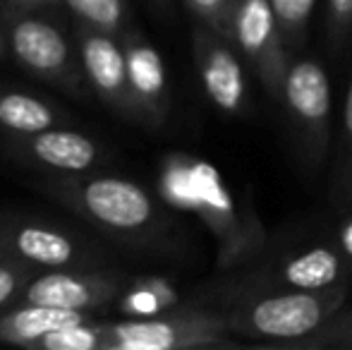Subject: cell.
Here are the masks:
<instances>
[{"label":"cell","instance_id":"4316f807","mask_svg":"<svg viewBox=\"0 0 352 350\" xmlns=\"http://www.w3.org/2000/svg\"><path fill=\"white\" fill-rule=\"evenodd\" d=\"M338 245H340V252L352 262V219H348L340 228V235H338Z\"/></svg>","mask_w":352,"mask_h":350},{"label":"cell","instance_id":"ac0fdd59","mask_svg":"<svg viewBox=\"0 0 352 350\" xmlns=\"http://www.w3.org/2000/svg\"><path fill=\"white\" fill-rule=\"evenodd\" d=\"M63 8L82 27L122 36L132 27L127 0H63Z\"/></svg>","mask_w":352,"mask_h":350},{"label":"cell","instance_id":"d6986e66","mask_svg":"<svg viewBox=\"0 0 352 350\" xmlns=\"http://www.w3.org/2000/svg\"><path fill=\"white\" fill-rule=\"evenodd\" d=\"M331 199L338 206L352 204V75L348 91H345L338 142H336L333 171H331Z\"/></svg>","mask_w":352,"mask_h":350},{"label":"cell","instance_id":"ffe728a7","mask_svg":"<svg viewBox=\"0 0 352 350\" xmlns=\"http://www.w3.org/2000/svg\"><path fill=\"white\" fill-rule=\"evenodd\" d=\"M106 331L108 322L89 319L46 333L32 350H106Z\"/></svg>","mask_w":352,"mask_h":350},{"label":"cell","instance_id":"5b68a950","mask_svg":"<svg viewBox=\"0 0 352 350\" xmlns=\"http://www.w3.org/2000/svg\"><path fill=\"white\" fill-rule=\"evenodd\" d=\"M226 312L185 303L156 317H127L108 322L106 350H197L232 348Z\"/></svg>","mask_w":352,"mask_h":350},{"label":"cell","instance_id":"52a82bcc","mask_svg":"<svg viewBox=\"0 0 352 350\" xmlns=\"http://www.w3.org/2000/svg\"><path fill=\"white\" fill-rule=\"evenodd\" d=\"M0 240L8 254L38 271L106 264L103 252L87 238L36 216H0Z\"/></svg>","mask_w":352,"mask_h":350},{"label":"cell","instance_id":"5bb4252c","mask_svg":"<svg viewBox=\"0 0 352 350\" xmlns=\"http://www.w3.org/2000/svg\"><path fill=\"white\" fill-rule=\"evenodd\" d=\"M345 254L333 248H309L287 257L278 269L252 278L250 285H271V288H302L321 290L345 283Z\"/></svg>","mask_w":352,"mask_h":350},{"label":"cell","instance_id":"e0dca14e","mask_svg":"<svg viewBox=\"0 0 352 350\" xmlns=\"http://www.w3.org/2000/svg\"><path fill=\"white\" fill-rule=\"evenodd\" d=\"M177 285L166 276H140L130 278L113 307L125 317H156L182 307Z\"/></svg>","mask_w":352,"mask_h":350},{"label":"cell","instance_id":"44dd1931","mask_svg":"<svg viewBox=\"0 0 352 350\" xmlns=\"http://www.w3.org/2000/svg\"><path fill=\"white\" fill-rule=\"evenodd\" d=\"M269 3L276 14V22H278L287 48H290L292 53L300 51L307 41L309 19H311V14H314L319 0H269Z\"/></svg>","mask_w":352,"mask_h":350},{"label":"cell","instance_id":"9c48e42d","mask_svg":"<svg viewBox=\"0 0 352 350\" xmlns=\"http://www.w3.org/2000/svg\"><path fill=\"white\" fill-rule=\"evenodd\" d=\"M132 276L108 264L38 271L27 283L19 303H36L63 309L101 312L113 307Z\"/></svg>","mask_w":352,"mask_h":350},{"label":"cell","instance_id":"603a6c76","mask_svg":"<svg viewBox=\"0 0 352 350\" xmlns=\"http://www.w3.org/2000/svg\"><path fill=\"white\" fill-rule=\"evenodd\" d=\"M38 274L36 266L22 262V259L5 254L0 257V312L17 305L22 300V293L27 283Z\"/></svg>","mask_w":352,"mask_h":350},{"label":"cell","instance_id":"f546056e","mask_svg":"<svg viewBox=\"0 0 352 350\" xmlns=\"http://www.w3.org/2000/svg\"><path fill=\"white\" fill-rule=\"evenodd\" d=\"M8 254V250H5V245H3V240H0V257H5Z\"/></svg>","mask_w":352,"mask_h":350},{"label":"cell","instance_id":"3957f363","mask_svg":"<svg viewBox=\"0 0 352 350\" xmlns=\"http://www.w3.org/2000/svg\"><path fill=\"white\" fill-rule=\"evenodd\" d=\"M348 303V285L302 290L250 285L226 312L232 336L285 346L319 331Z\"/></svg>","mask_w":352,"mask_h":350},{"label":"cell","instance_id":"30bf717a","mask_svg":"<svg viewBox=\"0 0 352 350\" xmlns=\"http://www.w3.org/2000/svg\"><path fill=\"white\" fill-rule=\"evenodd\" d=\"M192 56L204 94L213 106L226 116H245L250 108L245 58L230 39L197 22L192 29Z\"/></svg>","mask_w":352,"mask_h":350},{"label":"cell","instance_id":"9a60e30c","mask_svg":"<svg viewBox=\"0 0 352 350\" xmlns=\"http://www.w3.org/2000/svg\"><path fill=\"white\" fill-rule=\"evenodd\" d=\"M94 317H96V312H87V309H63L36 303H17L5 312H0V343L34 348V343L46 333L79 322H89Z\"/></svg>","mask_w":352,"mask_h":350},{"label":"cell","instance_id":"7a4b0ae2","mask_svg":"<svg viewBox=\"0 0 352 350\" xmlns=\"http://www.w3.org/2000/svg\"><path fill=\"white\" fill-rule=\"evenodd\" d=\"M38 187L65 209L127 243H153L170 228L156 197L130 177L96 171L84 175L51 173Z\"/></svg>","mask_w":352,"mask_h":350},{"label":"cell","instance_id":"277c9868","mask_svg":"<svg viewBox=\"0 0 352 350\" xmlns=\"http://www.w3.org/2000/svg\"><path fill=\"white\" fill-rule=\"evenodd\" d=\"M0 22L10 61L17 63L27 75L74 98H87L91 94L77 43L70 41L65 29L48 17L46 10L0 8Z\"/></svg>","mask_w":352,"mask_h":350},{"label":"cell","instance_id":"8992f818","mask_svg":"<svg viewBox=\"0 0 352 350\" xmlns=\"http://www.w3.org/2000/svg\"><path fill=\"white\" fill-rule=\"evenodd\" d=\"M278 103L285 113V122L295 140L307 171H319L331 149V94L329 72L314 58L292 61L283 80Z\"/></svg>","mask_w":352,"mask_h":350},{"label":"cell","instance_id":"83f0119b","mask_svg":"<svg viewBox=\"0 0 352 350\" xmlns=\"http://www.w3.org/2000/svg\"><path fill=\"white\" fill-rule=\"evenodd\" d=\"M148 3H151L153 10L161 14H170V10H173V0H148Z\"/></svg>","mask_w":352,"mask_h":350},{"label":"cell","instance_id":"ba28073f","mask_svg":"<svg viewBox=\"0 0 352 350\" xmlns=\"http://www.w3.org/2000/svg\"><path fill=\"white\" fill-rule=\"evenodd\" d=\"M230 41L266 94L278 101L292 51L283 39L269 0H237L230 19Z\"/></svg>","mask_w":352,"mask_h":350},{"label":"cell","instance_id":"2e32d148","mask_svg":"<svg viewBox=\"0 0 352 350\" xmlns=\"http://www.w3.org/2000/svg\"><path fill=\"white\" fill-rule=\"evenodd\" d=\"M63 122V111L46 98L19 89H0V130L8 137L36 135Z\"/></svg>","mask_w":352,"mask_h":350},{"label":"cell","instance_id":"6da1fadb","mask_svg":"<svg viewBox=\"0 0 352 350\" xmlns=\"http://www.w3.org/2000/svg\"><path fill=\"white\" fill-rule=\"evenodd\" d=\"M158 197L173 209L192 214L209 230L223 269H235L264 250L266 228L252 197L240 199L221 171L201 156L185 151L163 156Z\"/></svg>","mask_w":352,"mask_h":350},{"label":"cell","instance_id":"cb8c5ba5","mask_svg":"<svg viewBox=\"0 0 352 350\" xmlns=\"http://www.w3.org/2000/svg\"><path fill=\"white\" fill-rule=\"evenodd\" d=\"M197 22L221 32L223 36L230 39V19L237 0H182Z\"/></svg>","mask_w":352,"mask_h":350},{"label":"cell","instance_id":"f1b7e54d","mask_svg":"<svg viewBox=\"0 0 352 350\" xmlns=\"http://www.w3.org/2000/svg\"><path fill=\"white\" fill-rule=\"evenodd\" d=\"M8 58H10V53H8V41H5L3 22H0V63H5Z\"/></svg>","mask_w":352,"mask_h":350},{"label":"cell","instance_id":"484cf974","mask_svg":"<svg viewBox=\"0 0 352 350\" xmlns=\"http://www.w3.org/2000/svg\"><path fill=\"white\" fill-rule=\"evenodd\" d=\"M58 5H63V0H0V8L12 10H46V12H51Z\"/></svg>","mask_w":352,"mask_h":350},{"label":"cell","instance_id":"d4e9b609","mask_svg":"<svg viewBox=\"0 0 352 350\" xmlns=\"http://www.w3.org/2000/svg\"><path fill=\"white\" fill-rule=\"evenodd\" d=\"M326 34L336 51L352 39V0H326Z\"/></svg>","mask_w":352,"mask_h":350},{"label":"cell","instance_id":"4fadbf2b","mask_svg":"<svg viewBox=\"0 0 352 350\" xmlns=\"http://www.w3.org/2000/svg\"><path fill=\"white\" fill-rule=\"evenodd\" d=\"M125 48L130 94L135 101L137 125L158 130L170 116V85L168 70L158 48L132 24L120 36Z\"/></svg>","mask_w":352,"mask_h":350},{"label":"cell","instance_id":"8fae6325","mask_svg":"<svg viewBox=\"0 0 352 350\" xmlns=\"http://www.w3.org/2000/svg\"><path fill=\"white\" fill-rule=\"evenodd\" d=\"M74 43H77L84 77H87L94 96L125 120L137 122L135 101L130 94V77H127L125 48H122L120 36L74 24Z\"/></svg>","mask_w":352,"mask_h":350},{"label":"cell","instance_id":"7c38bea8","mask_svg":"<svg viewBox=\"0 0 352 350\" xmlns=\"http://www.w3.org/2000/svg\"><path fill=\"white\" fill-rule=\"evenodd\" d=\"M8 151L22 164L53 175H84L108 164V154L98 140L63 125L36 135L8 137Z\"/></svg>","mask_w":352,"mask_h":350},{"label":"cell","instance_id":"7402d4cb","mask_svg":"<svg viewBox=\"0 0 352 350\" xmlns=\"http://www.w3.org/2000/svg\"><path fill=\"white\" fill-rule=\"evenodd\" d=\"M280 348L295 350H352V309H340L336 317H331L319 331L309 333L305 338L290 341Z\"/></svg>","mask_w":352,"mask_h":350}]
</instances>
